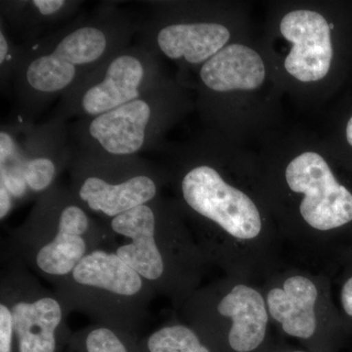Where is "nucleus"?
Instances as JSON below:
<instances>
[{"mask_svg":"<svg viewBox=\"0 0 352 352\" xmlns=\"http://www.w3.org/2000/svg\"><path fill=\"white\" fill-rule=\"evenodd\" d=\"M221 168L195 159L166 170L173 201L210 263L261 284L281 270L283 238L265 197Z\"/></svg>","mask_w":352,"mask_h":352,"instance_id":"1","label":"nucleus"},{"mask_svg":"<svg viewBox=\"0 0 352 352\" xmlns=\"http://www.w3.org/2000/svg\"><path fill=\"white\" fill-rule=\"evenodd\" d=\"M142 22L116 4H102L90 16L72 20L34 43H22V59L12 80L17 113L36 120L111 55L131 45Z\"/></svg>","mask_w":352,"mask_h":352,"instance_id":"2","label":"nucleus"},{"mask_svg":"<svg viewBox=\"0 0 352 352\" xmlns=\"http://www.w3.org/2000/svg\"><path fill=\"white\" fill-rule=\"evenodd\" d=\"M105 222L122 239L113 251L176 309L200 288L212 263L175 201L160 197Z\"/></svg>","mask_w":352,"mask_h":352,"instance_id":"3","label":"nucleus"},{"mask_svg":"<svg viewBox=\"0 0 352 352\" xmlns=\"http://www.w3.org/2000/svg\"><path fill=\"white\" fill-rule=\"evenodd\" d=\"M263 193L284 241L320 254L333 238L352 226V193L316 152L291 160Z\"/></svg>","mask_w":352,"mask_h":352,"instance_id":"4","label":"nucleus"},{"mask_svg":"<svg viewBox=\"0 0 352 352\" xmlns=\"http://www.w3.org/2000/svg\"><path fill=\"white\" fill-rule=\"evenodd\" d=\"M115 245L106 222L83 208L69 187L57 183L11 231L6 254L54 287L89 252Z\"/></svg>","mask_w":352,"mask_h":352,"instance_id":"5","label":"nucleus"},{"mask_svg":"<svg viewBox=\"0 0 352 352\" xmlns=\"http://www.w3.org/2000/svg\"><path fill=\"white\" fill-rule=\"evenodd\" d=\"M74 148L68 122H36L17 115L0 129V217L38 201L69 170Z\"/></svg>","mask_w":352,"mask_h":352,"instance_id":"6","label":"nucleus"},{"mask_svg":"<svg viewBox=\"0 0 352 352\" xmlns=\"http://www.w3.org/2000/svg\"><path fill=\"white\" fill-rule=\"evenodd\" d=\"M53 288L72 312L138 338L157 296L144 278L110 248L89 252Z\"/></svg>","mask_w":352,"mask_h":352,"instance_id":"7","label":"nucleus"},{"mask_svg":"<svg viewBox=\"0 0 352 352\" xmlns=\"http://www.w3.org/2000/svg\"><path fill=\"white\" fill-rule=\"evenodd\" d=\"M214 352H264L275 344L261 285L226 276L201 286L179 309Z\"/></svg>","mask_w":352,"mask_h":352,"instance_id":"8","label":"nucleus"},{"mask_svg":"<svg viewBox=\"0 0 352 352\" xmlns=\"http://www.w3.org/2000/svg\"><path fill=\"white\" fill-rule=\"evenodd\" d=\"M180 97L168 80L110 112L69 124L75 151L118 157L154 150L178 113Z\"/></svg>","mask_w":352,"mask_h":352,"instance_id":"9","label":"nucleus"},{"mask_svg":"<svg viewBox=\"0 0 352 352\" xmlns=\"http://www.w3.org/2000/svg\"><path fill=\"white\" fill-rule=\"evenodd\" d=\"M68 170L73 195L104 221L156 200L168 184L166 170L140 156L118 157L74 150Z\"/></svg>","mask_w":352,"mask_h":352,"instance_id":"10","label":"nucleus"},{"mask_svg":"<svg viewBox=\"0 0 352 352\" xmlns=\"http://www.w3.org/2000/svg\"><path fill=\"white\" fill-rule=\"evenodd\" d=\"M261 285L278 332L307 351H332L340 318L331 300L327 276L300 268H281Z\"/></svg>","mask_w":352,"mask_h":352,"instance_id":"11","label":"nucleus"},{"mask_svg":"<svg viewBox=\"0 0 352 352\" xmlns=\"http://www.w3.org/2000/svg\"><path fill=\"white\" fill-rule=\"evenodd\" d=\"M160 59L140 43L122 48L63 95L52 118L88 119L135 100L168 82Z\"/></svg>","mask_w":352,"mask_h":352,"instance_id":"12","label":"nucleus"},{"mask_svg":"<svg viewBox=\"0 0 352 352\" xmlns=\"http://www.w3.org/2000/svg\"><path fill=\"white\" fill-rule=\"evenodd\" d=\"M4 256L0 300L12 314L16 352H64L74 333L68 305L20 261Z\"/></svg>","mask_w":352,"mask_h":352,"instance_id":"13","label":"nucleus"},{"mask_svg":"<svg viewBox=\"0 0 352 352\" xmlns=\"http://www.w3.org/2000/svg\"><path fill=\"white\" fill-rule=\"evenodd\" d=\"M152 15L143 20L139 43L157 56L203 66L228 45L231 32L215 21L178 20L149 2Z\"/></svg>","mask_w":352,"mask_h":352,"instance_id":"14","label":"nucleus"},{"mask_svg":"<svg viewBox=\"0 0 352 352\" xmlns=\"http://www.w3.org/2000/svg\"><path fill=\"white\" fill-rule=\"evenodd\" d=\"M331 30L316 11H291L281 20L280 32L292 45L285 69L298 82H319L328 75L333 54Z\"/></svg>","mask_w":352,"mask_h":352,"instance_id":"15","label":"nucleus"},{"mask_svg":"<svg viewBox=\"0 0 352 352\" xmlns=\"http://www.w3.org/2000/svg\"><path fill=\"white\" fill-rule=\"evenodd\" d=\"M201 85L208 91L227 94L256 90L265 80V65L256 50L231 43L210 58L200 69Z\"/></svg>","mask_w":352,"mask_h":352,"instance_id":"16","label":"nucleus"},{"mask_svg":"<svg viewBox=\"0 0 352 352\" xmlns=\"http://www.w3.org/2000/svg\"><path fill=\"white\" fill-rule=\"evenodd\" d=\"M82 6L73 0L1 1V17L14 38L31 43L71 22Z\"/></svg>","mask_w":352,"mask_h":352,"instance_id":"17","label":"nucleus"},{"mask_svg":"<svg viewBox=\"0 0 352 352\" xmlns=\"http://www.w3.org/2000/svg\"><path fill=\"white\" fill-rule=\"evenodd\" d=\"M139 352H214L195 328L182 320L166 322L140 338Z\"/></svg>","mask_w":352,"mask_h":352,"instance_id":"18","label":"nucleus"},{"mask_svg":"<svg viewBox=\"0 0 352 352\" xmlns=\"http://www.w3.org/2000/svg\"><path fill=\"white\" fill-rule=\"evenodd\" d=\"M140 338L92 323L74 332L65 352H139Z\"/></svg>","mask_w":352,"mask_h":352,"instance_id":"19","label":"nucleus"},{"mask_svg":"<svg viewBox=\"0 0 352 352\" xmlns=\"http://www.w3.org/2000/svg\"><path fill=\"white\" fill-rule=\"evenodd\" d=\"M23 45L15 41L3 21H0V82H12L22 59Z\"/></svg>","mask_w":352,"mask_h":352,"instance_id":"20","label":"nucleus"},{"mask_svg":"<svg viewBox=\"0 0 352 352\" xmlns=\"http://www.w3.org/2000/svg\"><path fill=\"white\" fill-rule=\"evenodd\" d=\"M342 312L346 320H352V274L344 280L340 293Z\"/></svg>","mask_w":352,"mask_h":352,"instance_id":"21","label":"nucleus"},{"mask_svg":"<svg viewBox=\"0 0 352 352\" xmlns=\"http://www.w3.org/2000/svg\"><path fill=\"white\" fill-rule=\"evenodd\" d=\"M264 352H312L310 351H307V349H298V347H293L287 346V344H277V342H275L274 344H273L272 346H270V349H267V351Z\"/></svg>","mask_w":352,"mask_h":352,"instance_id":"22","label":"nucleus"},{"mask_svg":"<svg viewBox=\"0 0 352 352\" xmlns=\"http://www.w3.org/2000/svg\"><path fill=\"white\" fill-rule=\"evenodd\" d=\"M346 133L347 142L352 147V116L349 122H347Z\"/></svg>","mask_w":352,"mask_h":352,"instance_id":"23","label":"nucleus"}]
</instances>
